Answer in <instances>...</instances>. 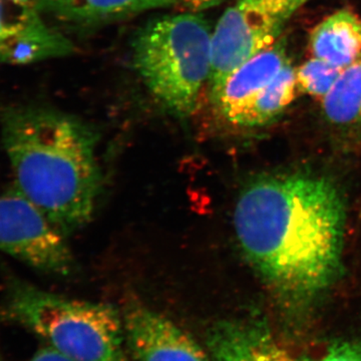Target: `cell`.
<instances>
[{
	"label": "cell",
	"mask_w": 361,
	"mask_h": 361,
	"mask_svg": "<svg viewBox=\"0 0 361 361\" xmlns=\"http://www.w3.org/2000/svg\"><path fill=\"white\" fill-rule=\"evenodd\" d=\"M313 58L344 68L361 56V20L348 9L324 18L310 33Z\"/></svg>",
	"instance_id": "11"
},
{
	"label": "cell",
	"mask_w": 361,
	"mask_h": 361,
	"mask_svg": "<svg viewBox=\"0 0 361 361\" xmlns=\"http://www.w3.org/2000/svg\"><path fill=\"white\" fill-rule=\"evenodd\" d=\"M0 251L52 276L75 268L66 235L13 187L0 196Z\"/></svg>",
	"instance_id": "5"
},
{
	"label": "cell",
	"mask_w": 361,
	"mask_h": 361,
	"mask_svg": "<svg viewBox=\"0 0 361 361\" xmlns=\"http://www.w3.org/2000/svg\"><path fill=\"white\" fill-rule=\"evenodd\" d=\"M225 0H175L174 7L179 13H200L205 9L219 6Z\"/></svg>",
	"instance_id": "18"
},
{
	"label": "cell",
	"mask_w": 361,
	"mask_h": 361,
	"mask_svg": "<svg viewBox=\"0 0 361 361\" xmlns=\"http://www.w3.org/2000/svg\"><path fill=\"white\" fill-rule=\"evenodd\" d=\"M297 90L295 68L287 63L277 77L254 97L234 126L256 128L272 122L294 101Z\"/></svg>",
	"instance_id": "13"
},
{
	"label": "cell",
	"mask_w": 361,
	"mask_h": 361,
	"mask_svg": "<svg viewBox=\"0 0 361 361\" xmlns=\"http://www.w3.org/2000/svg\"><path fill=\"white\" fill-rule=\"evenodd\" d=\"M205 348L212 361H361V344L336 341L320 355H297L281 345L258 318L225 319L207 330Z\"/></svg>",
	"instance_id": "6"
},
{
	"label": "cell",
	"mask_w": 361,
	"mask_h": 361,
	"mask_svg": "<svg viewBox=\"0 0 361 361\" xmlns=\"http://www.w3.org/2000/svg\"><path fill=\"white\" fill-rule=\"evenodd\" d=\"M211 35L199 13L149 20L133 42V63L149 94L169 113L187 118L211 77Z\"/></svg>",
	"instance_id": "4"
},
{
	"label": "cell",
	"mask_w": 361,
	"mask_h": 361,
	"mask_svg": "<svg viewBox=\"0 0 361 361\" xmlns=\"http://www.w3.org/2000/svg\"><path fill=\"white\" fill-rule=\"evenodd\" d=\"M123 325L130 361H212L185 330L145 306L130 307Z\"/></svg>",
	"instance_id": "8"
},
{
	"label": "cell",
	"mask_w": 361,
	"mask_h": 361,
	"mask_svg": "<svg viewBox=\"0 0 361 361\" xmlns=\"http://www.w3.org/2000/svg\"><path fill=\"white\" fill-rule=\"evenodd\" d=\"M175 0H40L39 13L75 27H96L152 9L174 6Z\"/></svg>",
	"instance_id": "10"
},
{
	"label": "cell",
	"mask_w": 361,
	"mask_h": 361,
	"mask_svg": "<svg viewBox=\"0 0 361 361\" xmlns=\"http://www.w3.org/2000/svg\"><path fill=\"white\" fill-rule=\"evenodd\" d=\"M265 11L284 23L308 0H256Z\"/></svg>",
	"instance_id": "17"
},
{
	"label": "cell",
	"mask_w": 361,
	"mask_h": 361,
	"mask_svg": "<svg viewBox=\"0 0 361 361\" xmlns=\"http://www.w3.org/2000/svg\"><path fill=\"white\" fill-rule=\"evenodd\" d=\"M13 188L65 234L90 222L102 190L97 135L84 121L39 104L0 110Z\"/></svg>",
	"instance_id": "2"
},
{
	"label": "cell",
	"mask_w": 361,
	"mask_h": 361,
	"mask_svg": "<svg viewBox=\"0 0 361 361\" xmlns=\"http://www.w3.org/2000/svg\"><path fill=\"white\" fill-rule=\"evenodd\" d=\"M242 252L281 307L312 308L341 266L345 208L324 178L265 176L246 185L234 210Z\"/></svg>",
	"instance_id": "1"
},
{
	"label": "cell",
	"mask_w": 361,
	"mask_h": 361,
	"mask_svg": "<svg viewBox=\"0 0 361 361\" xmlns=\"http://www.w3.org/2000/svg\"><path fill=\"white\" fill-rule=\"evenodd\" d=\"M284 23L256 0H239L228 7L211 35L209 89L219 85L239 66L274 44Z\"/></svg>",
	"instance_id": "7"
},
{
	"label": "cell",
	"mask_w": 361,
	"mask_h": 361,
	"mask_svg": "<svg viewBox=\"0 0 361 361\" xmlns=\"http://www.w3.org/2000/svg\"><path fill=\"white\" fill-rule=\"evenodd\" d=\"M342 70L343 68L312 56L295 68L297 89L322 99L336 85Z\"/></svg>",
	"instance_id": "15"
},
{
	"label": "cell",
	"mask_w": 361,
	"mask_h": 361,
	"mask_svg": "<svg viewBox=\"0 0 361 361\" xmlns=\"http://www.w3.org/2000/svg\"><path fill=\"white\" fill-rule=\"evenodd\" d=\"M13 1L23 4V6L32 7V8L37 9L40 0H13Z\"/></svg>",
	"instance_id": "20"
},
{
	"label": "cell",
	"mask_w": 361,
	"mask_h": 361,
	"mask_svg": "<svg viewBox=\"0 0 361 361\" xmlns=\"http://www.w3.org/2000/svg\"><path fill=\"white\" fill-rule=\"evenodd\" d=\"M0 361H9L7 360L6 358H4V356L0 355ZM25 361H75L71 360V358L68 357V356L63 355V353H59V351L56 350L51 346L47 345L45 344L44 348H39L37 353H35L30 358V360Z\"/></svg>",
	"instance_id": "19"
},
{
	"label": "cell",
	"mask_w": 361,
	"mask_h": 361,
	"mask_svg": "<svg viewBox=\"0 0 361 361\" xmlns=\"http://www.w3.org/2000/svg\"><path fill=\"white\" fill-rule=\"evenodd\" d=\"M289 63L284 42L277 40L210 90L211 103L226 122L235 125L247 106Z\"/></svg>",
	"instance_id": "9"
},
{
	"label": "cell",
	"mask_w": 361,
	"mask_h": 361,
	"mask_svg": "<svg viewBox=\"0 0 361 361\" xmlns=\"http://www.w3.org/2000/svg\"><path fill=\"white\" fill-rule=\"evenodd\" d=\"M73 44L37 13L13 39L0 44V65L26 66L68 56Z\"/></svg>",
	"instance_id": "12"
},
{
	"label": "cell",
	"mask_w": 361,
	"mask_h": 361,
	"mask_svg": "<svg viewBox=\"0 0 361 361\" xmlns=\"http://www.w3.org/2000/svg\"><path fill=\"white\" fill-rule=\"evenodd\" d=\"M37 13L39 9L13 0H0V44L16 37Z\"/></svg>",
	"instance_id": "16"
},
{
	"label": "cell",
	"mask_w": 361,
	"mask_h": 361,
	"mask_svg": "<svg viewBox=\"0 0 361 361\" xmlns=\"http://www.w3.org/2000/svg\"><path fill=\"white\" fill-rule=\"evenodd\" d=\"M322 102L324 115L332 123L343 127L361 125V56L342 70Z\"/></svg>",
	"instance_id": "14"
},
{
	"label": "cell",
	"mask_w": 361,
	"mask_h": 361,
	"mask_svg": "<svg viewBox=\"0 0 361 361\" xmlns=\"http://www.w3.org/2000/svg\"><path fill=\"white\" fill-rule=\"evenodd\" d=\"M2 281L1 324L30 330L75 361H130L123 317L114 306L44 290L8 268Z\"/></svg>",
	"instance_id": "3"
}]
</instances>
